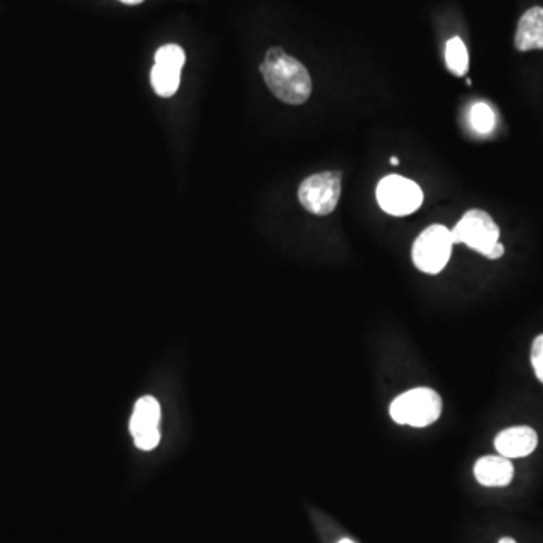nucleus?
<instances>
[{
	"mask_svg": "<svg viewBox=\"0 0 543 543\" xmlns=\"http://www.w3.org/2000/svg\"><path fill=\"white\" fill-rule=\"evenodd\" d=\"M260 71L272 94L281 102L298 106L310 99L313 91L310 73L280 47L267 50Z\"/></svg>",
	"mask_w": 543,
	"mask_h": 543,
	"instance_id": "obj_1",
	"label": "nucleus"
},
{
	"mask_svg": "<svg viewBox=\"0 0 543 543\" xmlns=\"http://www.w3.org/2000/svg\"><path fill=\"white\" fill-rule=\"evenodd\" d=\"M442 414V399L432 388L420 387L406 391L393 400L390 415L397 424L427 427Z\"/></svg>",
	"mask_w": 543,
	"mask_h": 543,
	"instance_id": "obj_2",
	"label": "nucleus"
},
{
	"mask_svg": "<svg viewBox=\"0 0 543 543\" xmlns=\"http://www.w3.org/2000/svg\"><path fill=\"white\" fill-rule=\"evenodd\" d=\"M455 245L453 234L444 225H430L415 239L412 261L424 274L436 275L444 270Z\"/></svg>",
	"mask_w": 543,
	"mask_h": 543,
	"instance_id": "obj_3",
	"label": "nucleus"
},
{
	"mask_svg": "<svg viewBox=\"0 0 543 543\" xmlns=\"http://www.w3.org/2000/svg\"><path fill=\"white\" fill-rule=\"evenodd\" d=\"M376 198L388 215L408 216L420 209L424 194L415 181L393 174L379 181Z\"/></svg>",
	"mask_w": 543,
	"mask_h": 543,
	"instance_id": "obj_4",
	"label": "nucleus"
},
{
	"mask_svg": "<svg viewBox=\"0 0 543 543\" xmlns=\"http://www.w3.org/2000/svg\"><path fill=\"white\" fill-rule=\"evenodd\" d=\"M298 194L299 201L308 212L317 216L329 215L340 201L341 174L326 171L311 175L302 181Z\"/></svg>",
	"mask_w": 543,
	"mask_h": 543,
	"instance_id": "obj_5",
	"label": "nucleus"
},
{
	"mask_svg": "<svg viewBox=\"0 0 543 543\" xmlns=\"http://www.w3.org/2000/svg\"><path fill=\"white\" fill-rule=\"evenodd\" d=\"M456 243H464L479 254L489 257L492 249L498 245L500 228L494 219L483 210H470L462 216L461 221L451 230Z\"/></svg>",
	"mask_w": 543,
	"mask_h": 543,
	"instance_id": "obj_6",
	"label": "nucleus"
},
{
	"mask_svg": "<svg viewBox=\"0 0 543 543\" xmlns=\"http://www.w3.org/2000/svg\"><path fill=\"white\" fill-rule=\"evenodd\" d=\"M160 405L154 397H142L130 420V432L139 450L151 451L159 445Z\"/></svg>",
	"mask_w": 543,
	"mask_h": 543,
	"instance_id": "obj_7",
	"label": "nucleus"
},
{
	"mask_svg": "<svg viewBox=\"0 0 543 543\" xmlns=\"http://www.w3.org/2000/svg\"><path fill=\"white\" fill-rule=\"evenodd\" d=\"M536 430L528 426H515L498 433L494 444L498 455L507 459L525 458L536 450Z\"/></svg>",
	"mask_w": 543,
	"mask_h": 543,
	"instance_id": "obj_8",
	"label": "nucleus"
},
{
	"mask_svg": "<svg viewBox=\"0 0 543 543\" xmlns=\"http://www.w3.org/2000/svg\"><path fill=\"white\" fill-rule=\"evenodd\" d=\"M515 468L504 456H485L474 465V476L480 485L488 488H504L513 480Z\"/></svg>",
	"mask_w": 543,
	"mask_h": 543,
	"instance_id": "obj_9",
	"label": "nucleus"
},
{
	"mask_svg": "<svg viewBox=\"0 0 543 543\" xmlns=\"http://www.w3.org/2000/svg\"><path fill=\"white\" fill-rule=\"evenodd\" d=\"M515 46L519 52L543 50V8H530L516 29Z\"/></svg>",
	"mask_w": 543,
	"mask_h": 543,
	"instance_id": "obj_10",
	"label": "nucleus"
},
{
	"mask_svg": "<svg viewBox=\"0 0 543 543\" xmlns=\"http://www.w3.org/2000/svg\"><path fill=\"white\" fill-rule=\"evenodd\" d=\"M181 71L174 68L162 67V65L154 64L151 70V85L157 96L168 99L174 96L180 86Z\"/></svg>",
	"mask_w": 543,
	"mask_h": 543,
	"instance_id": "obj_11",
	"label": "nucleus"
},
{
	"mask_svg": "<svg viewBox=\"0 0 543 543\" xmlns=\"http://www.w3.org/2000/svg\"><path fill=\"white\" fill-rule=\"evenodd\" d=\"M445 64H447L450 73L455 74V76H464L467 73L470 58H468L467 46H465L461 38H451L445 44Z\"/></svg>",
	"mask_w": 543,
	"mask_h": 543,
	"instance_id": "obj_12",
	"label": "nucleus"
},
{
	"mask_svg": "<svg viewBox=\"0 0 543 543\" xmlns=\"http://www.w3.org/2000/svg\"><path fill=\"white\" fill-rule=\"evenodd\" d=\"M470 121L473 129L480 135H488L495 127V114L486 103H476L471 108Z\"/></svg>",
	"mask_w": 543,
	"mask_h": 543,
	"instance_id": "obj_13",
	"label": "nucleus"
},
{
	"mask_svg": "<svg viewBox=\"0 0 543 543\" xmlns=\"http://www.w3.org/2000/svg\"><path fill=\"white\" fill-rule=\"evenodd\" d=\"M154 61H156V65L181 71L186 62V53L177 44H166L157 50Z\"/></svg>",
	"mask_w": 543,
	"mask_h": 543,
	"instance_id": "obj_14",
	"label": "nucleus"
},
{
	"mask_svg": "<svg viewBox=\"0 0 543 543\" xmlns=\"http://www.w3.org/2000/svg\"><path fill=\"white\" fill-rule=\"evenodd\" d=\"M531 366L536 378L543 384V334L539 335L531 346Z\"/></svg>",
	"mask_w": 543,
	"mask_h": 543,
	"instance_id": "obj_15",
	"label": "nucleus"
},
{
	"mask_svg": "<svg viewBox=\"0 0 543 543\" xmlns=\"http://www.w3.org/2000/svg\"><path fill=\"white\" fill-rule=\"evenodd\" d=\"M120 2H123V4L127 5H139L144 2V0H120Z\"/></svg>",
	"mask_w": 543,
	"mask_h": 543,
	"instance_id": "obj_16",
	"label": "nucleus"
},
{
	"mask_svg": "<svg viewBox=\"0 0 543 543\" xmlns=\"http://www.w3.org/2000/svg\"><path fill=\"white\" fill-rule=\"evenodd\" d=\"M498 543H516V540L512 539V537H503Z\"/></svg>",
	"mask_w": 543,
	"mask_h": 543,
	"instance_id": "obj_17",
	"label": "nucleus"
},
{
	"mask_svg": "<svg viewBox=\"0 0 543 543\" xmlns=\"http://www.w3.org/2000/svg\"><path fill=\"white\" fill-rule=\"evenodd\" d=\"M390 162H391V165H399L400 160L397 159V157H391Z\"/></svg>",
	"mask_w": 543,
	"mask_h": 543,
	"instance_id": "obj_18",
	"label": "nucleus"
},
{
	"mask_svg": "<svg viewBox=\"0 0 543 543\" xmlns=\"http://www.w3.org/2000/svg\"><path fill=\"white\" fill-rule=\"evenodd\" d=\"M338 543H355V542H352V540L350 539H343V540H340V542Z\"/></svg>",
	"mask_w": 543,
	"mask_h": 543,
	"instance_id": "obj_19",
	"label": "nucleus"
}]
</instances>
